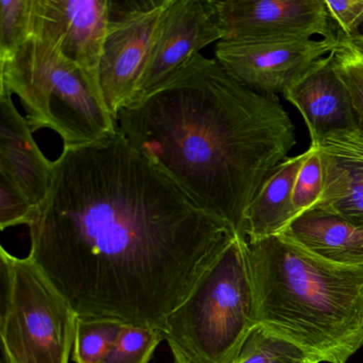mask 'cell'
Instances as JSON below:
<instances>
[{"label":"cell","instance_id":"cell-20","mask_svg":"<svg viewBox=\"0 0 363 363\" xmlns=\"http://www.w3.org/2000/svg\"><path fill=\"white\" fill-rule=\"evenodd\" d=\"M331 55L335 71L352 99L359 128L363 130V52L337 33V44Z\"/></svg>","mask_w":363,"mask_h":363},{"label":"cell","instance_id":"cell-14","mask_svg":"<svg viewBox=\"0 0 363 363\" xmlns=\"http://www.w3.org/2000/svg\"><path fill=\"white\" fill-rule=\"evenodd\" d=\"M33 133L12 95L0 91V173L11 178L41 208L52 184L54 162L44 156Z\"/></svg>","mask_w":363,"mask_h":363},{"label":"cell","instance_id":"cell-17","mask_svg":"<svg viewBox=\"0 0 363 363\" xmlns=\"http://www.w3.org/2000/svg\"><path fill=\"white\" fill-rule=\"evenodd\" d=\"M235 363H318L288 340L257 325Z\"/></svg>","mask_w":363,"mask_h":363},{"label":"cell","instance_id":"cell-21","mask_svg":"<svg viewBox=\"0 0 363 363\" xmlns=\"http://www.w3.org/2000/svg\"><path fill=\"white\" fill-rule=\"evenodd\" d=\"M33 0L0 1V60L13 55L31 37Z\"/></svg>","mask_w":363,"mask_h":363},{"label":"cell","instance_id":"cell-3","mask_svg":"<svg viewBox=\"0 0 363 363\" xmlns=\"http://www.w3.org/2000/svg\"><path fill=\"white\" fill-rule=\"evenodd\" d=\"M247 259L257 325L318 363H347L362 347L363 265L331 262L281 235L247 241Z\"/></svg>","mask_w":363,"mask_h":363},{"label":"cell","instance_id":"cell-1","mask_svg":"<svg viewBox=\"0 0 363 363\" xmlns=\"http://www.w3.org/2000/svg\"><path fill=\"white\" fill-rule=\"evenodd\" d=\"M29 256L79 318L164 330L233 235L118 128L63 148L29 226Z\"/></svg>","mask_w":363,"mask_h":363},{"label":"cell","instance_id":"cell-5","mask_svg":"<svg viewBox=\"0 0 363 363\" xmlns=\"http://www.w3.org/2000/svg\"><path fill=\"white\" fill-rule=\"evenodd\" d=\"M0 91L20 99L33 131L52 129L63 148L90 145L118 131L99 89L41 38L31 35L0 60Z\"/></svg>","mask_w":363,"mask_h":363},{"label":"cell","instance_id":"cell-11","mask_svg":"<svg viewBox=\"0 0 363 363\" xmlns=\"http://www.w3.org/2000/svg\"><path fill=\"white\" fill-rule=\"evenodd\" d=\"M222 39L203 0H171L133 103L167 84L203 48Z\"/></svg>","mask_w":363,"mask_h":363},{"label":"cell","instance_id":"cell-19","mask_svg":"<svg viewBox=\"0 0 363 363\" xmlns=\"http://www.w3.org/2000/svg\"><path fill=\"white\" fill-rule=\"evenodd\" d=\"M164 339L160 329L124 324L101 363H150L155 350Z\"/></svg>","mask_w":363,"mask_h":363},{"label":"cell","instance_id":"cell-2","mask_svg":"<svg viewBox=\"0 0 363 363\" xmlns=\"http://www.w3.org/2000/svg\"><path fill=\"white\" fill-rule=\"evenodd\" d=\"M116 122L135 150L244 239L257 191L296 144L276 95L250 90L201 54Z\"/></svg>","mask_w":363,"mask_h":363},{"label":"cell","instance_id":"cell-12","mask_svg":"<svg viewBox=\"0 0 363 363\" xmlns=\"http://www.w3.org/2000/svg\"><path fill=\"white\" fill-rule=\"evenodd\" d=\"M320 152L324 190L314 208L363 226V130L335 131L311 143Z\"/></svg>","mask_w":363,"mask_h":363},{"label":"cell","instance_id":"cell-15","mask_svg":"<svg viewBox=\"0 0 363 363\" xmlns=\"http://www.w3.org/2000/svg\"><path fill=\"white\" fill-rule=\"evenodd\" d=\"M279 235L331 262L363 265V226L331 212L307 210Z\"/></svg>","mask_w":363,"mask_h":363},{"label":"cell","instance_id":"cell-10","mask_svg":"<svg viewBox=\"0 0 363 363\" xmlns=\"http://www.w3.org/2000/svg\"><path fill=\"white\" fill-rule=\"evenodd\" d=\"M108 20L109 0H33L31 4V35L48 41L99 89Z\"/></svg>","mask_w":363,"mask_h":363},{"label":"cell","instance_id":"cell-18","mask_svg":"<svg viewBox=\"0 0 363 363\" xmlns=\"http://www.w3.org/2000/svg\"><path fill=\"white\" fill-rule=\"evenodd\" d=\"M124 323L110 318H78L73 357L75 363H101L116 343Z\"/></svg>","mask_w":363,"mask_h":363},{"label":"cell","instance_id":"cell-23","mask_svg":"<svg viewBox=\"0 0 363 363\" xmlns=\"http://www.w3.org/2000/svg\"><path fill=\"white\" fill-rule=\"evenodd\" d=\"M308 152L307 159L295 180L293 191V203L298 216L315 207L324 190V169L320 152L312 145L308 148Z\"/></svg>","mask_w":363,"mask_h":363},{"label":"cell","instance_id":"cell-13","mask_svg":"<svg viewBox=\"0 0 363 363\" xmlns=\"http://www.w3.org/2000/svg\"><path fill=\"white\" fill-rule=\"evenodd\" d=\"M282 95L303 116L311 143L328 133L359 127L352 99L335 71L331 52L314 63Z\"/></svg>","mask_w":363,"mask_h":363},{"label":"cell","instance_id":"cell-9","mask_svg":"<svg viewBox=\"0 0 363 363\" xmlns=\"http://www.w3.org/2000/svg\"><path fill=\"white\" fill-rule=\"evenodd\" d=\"M222 40L337 37L325 0H203Z\"/></svg>","mask_w":363,"mask_h":363},{"label":"cell","instance_id":"cell-8","mask_svg":"<svg viewBox=\"0 0 363 363\" xmlns=\"http://www.w3.org/2000/svg\"><path fill=\"white\" fill-rule=\"evenodd\" d=\"M337 44V37L222 40L216 45V60L250 90L277 96L328 56Z\"/></svg>","mask_w":363,"mask_h":363},{"label":"cell","instance_id":"cell-4","mask_svg":"<svg viewBox=\"0 0 363 363\" xmlns=\"http://www.w3.org/2000/svg\"><path fill=\"white\" fill-rule=\"evenodd\" d=\"M256 326L247 241L231 235L167 316L163 335L173 363H235Z\"/></svg>","mask_w":363,"mask_h":363},{"label":"cell","instance_id":"cell-22","mask_svg":"<svg viewBox=\"0 0 363 363\" xmlns=\"http://www.w3.org/2000/svg\"><path fill=\"white\" fill-rule=\"evenodd\" d=\"M40 213V208L6 174L0 173V228L30 226Z\"/></svg>","mask_w":363,"mask_h":363},{"label":"cell","instance_id":"cell-24","mask_svg":"<svg viewBox=\"0 0 363 363\" xmlns=\"http://www.w3.org/2000/svg\"><path fill=\"white\" fill-rule=\"evenodd\" d=\"M329 18L337 33L350 38L363 20V0H325Z\"/></svg>","mask_w":363,"mask_h":363},{"label":"cell","instance_id":"cell-16","mask_svg":"<svg viewBox=\"0 0 363 363\" xmlns=\"http://www.w3.org/2000/svg\"><path fill=\"white\" fill-rule=\"evenodd\" d=\"M308 154L307 150L288 157L267 174L246 212L244 237L247 241L279 235L298 216L293 191Z\"/></svg>","mask_w":363,"mask_h":363},{"label":"cell","instance_id":"cell-26","mask_svg":"<svg viewBox=\"0 0 363 363\" xmlns=\"http://www.w3.org/2000/svg\"><path fill=\"white\" fill-rule=\"evenodd\" d=\"M354 35H361V37H363V20L362 22H361V24L359 25L358 29H357V33H354L352 37H354Z\"/></svg>","mask_w":363,"mask_h":363},{"label":"cell","instance_id":"cell-25","mask_svg":"<svg viewBox=\"0 0 363 363\" xmlns=\"http://www.w3.org/2000/svg\"><path fill=\"white\" fill-rule=\"evenodd\" d=\"M350 43L354 44L357 48L363 52V37L361 35H354V37L346 38Z\"/></svg>","mask_w":363,"mask_h":363},{"label":"cell","instance_id":"cell-7","mask_svg":"<svg viewBox=\"0 0 363 363\" xmlns=\"http://www.w3.org/2000/svg\"><path fill=\"white\" fill-rule=\"evenodd\" d=\"M169 3L171 0H109L99 84L104 103L116 121L118 112L135 99Z\"/></svg>","mask_w":363,"mask_h":363},{"label":"cell","instance_id":"cell-6","mask_svg":"<svg viewBox=\"0 0 363 363\" xmlns=\"http://www.w3.org/2000/svg\"><path fill=\"white\" fill-rule=\"evenodd\" d=\"M1 363H69L78 315L31 258L0 248Z\"/></svg>","mask_w":363,"mask_h":363}]
</instances>
